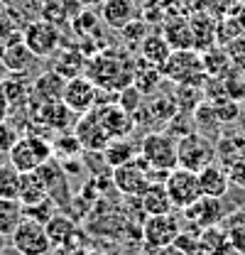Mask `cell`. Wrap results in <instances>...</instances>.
I'll return each mask as SVG.
<instances>
[{"label": "cell", "instance_id": "obj_45", "mask_svg": "<svg viewBox=\"0 0 245 255\" xmlns=\"http://www.w3.org/2000/svg\"><path fill=\"white\" fill-rule=\"evenodd\" d=\"M84 255H103V253H96V251H86Z\"/></svg>", "mask_w": 245, "mask_h": 255}, {"label": "cell", "instance_id": "obj_5", "mask_svg": "<svg viewBox=\"0 0 245 255\" xmlns=\"http://www.w3.org/2000/svg\"><path fill=\"white\" fill-rule=\"evenodd\" d=\"M140 155L152 167V172H172L177 164V137L164 130L145 132L140 142Z\"/></svg>", "mask_w": 245, "mask_h": 255}, {"label": "cell", "instance_id": "obj_14", "mask_svg": "<svg viewBox=\"0 0 245 255\" xmlns=\"http://www.w3.org/2000/svg\"><path fill=\"white\" fill-rule=\"evenodd\" d=\"M186 221L196 228H209V226H218L226 219V209L221 199H211V196H201L199 201H194L191 206L184 209Z\"/></svg>", "mask_w": 245, "mask_h": 255}, {"label": "cell", "instance_id": "obj_44", "mask_svg": "<svg viewBox=\"0 0 245 255\" xmlns=\"http://www.w3.org/2000/svg\"><path fill=\"white\" fill-rule=\"evenodd\" d=\"M81 5H86V7H93V5H103L106 0H79Z\"/></svg>", "mask_w": 245, "mask_h": 255}, {"label": "cell", "instance_id": "obj_28", "mask_svg": "<svg viewBox=\"0 0 245 255\" xmlns=\"http://www.w3.org/2000/svg\"><path fill=\"white\" fill-rule=\"evenodd\" d=\"M189 22H191V32H194V49L196 52H206L209 47H214L216 39L214 20H209L204 12H194L189 17Z\"/></svg>", "mask_w": 245, "mask_h": 255}, {"label": "cell", "instance_id": "obj_34", "mask_svg": "<svg viewBox=\"0 0 245 255\" xmlns=\"http://www.w3.org/2000/svg\"><path fill=\"white\" fill-rule=\"evenodd\" d=\"M52 150H54V155L61 159H69V157H76V155H81L84 152V147H81V142H79V137L71 132H61L59 137L52 142Z\"/></svg>", "mask_w": 245, "mask_h": 255}, {"label": "cell", "instance_id": "obj_30", "mask_svg": "<svg viewBox=\"0 0 245 255\" xmlns=\"http://www.w3.org/2000/svg\"><path fill=\"white\" fill-rule=\"evenodd\" d=\"M22 184V172L7 159L0 162V199H17Z\"/></svg>", "mask_w": 245, "mask_h": 255}, {"label": "cell", "instance_id": "obj_29", "mask_svg": "<svg viewBox=\"0 0 245 255\" xmlns=\"http://www.w3.org/2000/svg\"><path fill=\"white\" fill-rule=\"evenodd\" d=\"M42 199H49V191H47V184L42 182V177L34 172H27L22 174V184H20V194H17V201L22 206H32Z\"/></svg>", "mask_w": 245, "mask_h": 255}, {"label": "cell", "instance_id": "obj_33", "mask_svg": "<svg viewBox=\"0 0 245 255\" xmlns=\"http://www.w3.org/2000/svg\"><path fill=\"white\" fill-rule=\"evenodd\" d=\"M57 211H59V206H57L52 199H42V201H37V204H32V206H22V216H25V219L44 223V226H47V221H49Z\"/></svg>", "mask_w": 245, "mask_h": 255}, {"label": "cell", "instance_id": "obj_31", "mask_svg": "<svg viewBox=\"0 0 245 255\" xmlns=\"http://www.w3.org/2000/svg\"><path fill=\"white\" fill-rule=\"evenodd\" d=\"M22 219V204L17 199H0V236H10Z\"/></svg>", "mask_w": 245, "mask_h": 255}, {"label": "cell", "instance_id": "obj_6", "mask_svg": "<svg viewBox=\"0 0 245 255\" xmlns=\"http://www.w3.org/2000/svg\"><path fill=\"white\" fill-rule=\"evenodd\" d=\"M111 179H113L116 189L121 194H125V196H140L142 191L152 184V167L142 159V155H137L135 159L116 167L111 172Z\"/></svg>", "mask_w": 245, "mask_h": 255}, {"label": "cell", "instance_id": "obj_46", "mask_svg": "<svg viewBox=\"0 0 245 255\" xmlns=\"http://www.w3.org/2000/svg\"><path fill=\"white\" fill-rule=\"evenodd\" d=\"M0 248H2V246H0Z\"/></svg>", "mask_w": 245, "mask_h": 255}, {"label": "cell", "instance_id": "obj_15", "mask_svg": "<svg viewBox=\"0 0 245 255\" xmlns=\"http://www.w3.org/2000/svg\"><path fill=\"white\" fill-rule=\"evenodd\" d=\"M47 236H49V243H52V251L54 248H71V246H79V226L71 216L57 211L49 221H47Z\"/></svg>", "mask_w": 245, "mask_h": 255}, {"label": "cell", "instance_id": "obj_4", "mask_svg": "<svg viewBox=\"0 0 245 255\" xmlns=\"http://www.w3.org/2000/svg\"><path fill=\"white\" fill-rule=\"evenodd\" d=\"M216 159V142L211 137H206L199 130H191L189 135H184L177 140V164L191 172H201L209 164H214Z\"/></svg>", "mask_w": 245, "mask_h": 255}, {"label": "cell", "instance_id": "obj_37", "mask_svg": "<svg viewBox=\"0 0 245 255\" xmlns=\"http://www.w3.org/2000/svg\"><path fill=\"white\" fill-rule=\"evenodd\" d=\"M116 103L121 106L122 111H127V113H132V116H135V113H137V111L145 106V96H142L137 89H135V86H132V84H130V86H125V89H121V91H118V101H116Z\"/></svg>", "mask_w": 245, "mask_h": 255}, {"label": "cell", "instance_id": "obj_21", "mask_svg": "<svg viewBox=\"0 0 245 255\" xmlns=\"http://www.w3.org/2000/svg\"><path fill=\"white\" fill-rule=\"evenodd\" d=\"M140 59H145L147 64H152L157 69H162L167 59L172 57V44L167 42V37L162 34V32H150L142 42H140Z\"/></svg>", "mask_w": 245, "mask_h": 255}, {"label": "cell", "instance_id": "obj_43", "mask_svg": "<svg viewBox=\"0 0 245 255\" xmlns=\"http://www.w3.org/2000/svg\"><path fill=\"white\" fill-rule=\"evenodd\" d=\"M209 255H243V253H241L236 246H231V243L226 241V243H221V246H218L216 251H211Z\"/></svg>", "mask_w": 245, "mask_h": 255}, {"label": "cell", "instance_id": "obj_27", "mask_svg": "<svg viewBox=\"0 0 245 255\" xmlns=\"http://www.w3.org/2000/svg\"><path fill=\"white\" fill-rule=\"evenodd\" d=\"M162 79H164V76H162V69L147 64L145 59H137V64H135V74H132V86L145 96V98L152 96L154 91L159 89Z\"/></svg>", "mask_w": 245, "mask_h": 255}, {"label": "cell", "instance_id": "obj_9", "mask_svg": "<svg viewBox=\"0 0 245 255\" xmlns=\"http://www.w3.org/2000/svg\"><path fill=\"white\" fill-rule=\"evenodd\" d=\"M61 101L66 103V108L74 116H84V113H89V111H93L98 106V86L86 74L76 76V79H66Z\"/></svg>", "mask_w": 245, "mask_h": 255}, {"label": "cell", "instance_id": "obj_2", "mask_svg": "<svg viewBox=\"0 0 245 255\" xmlns=\"http://www.w3.org/2000/svg\"><path fill=\"white\" fill-rule=\"evenodd\" d=\"M52 155H54V150H52V142H49L47 137H42V135H37V132H25V135H20V137L15 140V145L10 147L7 159H10L22 174H27V172L39 169L44 162H49Z\"/></svg>", "mask_w": 245, "mask_h": 255}, {"label": "cell", "instance_id": "obj_26", "mask_svg": "<svg viewBox=\"0 0 245 255\" xmlns=\"http://www.w3.org/2000/svg\"><path fill=\"white\" fill-rule=\"evenodd\" d=\"M150 101H145V108H147V113L157 118L159 123H169L177 113H179V106H177V96L174 94H164V91H154L152 96H147Z\"/></svg>", "mask_w": 245, "mask_h": 255}, {"label": "cell", "instance_id": "obj_11", "mask_svg": "<svg viewBox=\"0 0 245 255\" xmlns=\"http://www.w3.org/2000/svg\"><path fill=\"white\" fill-rule=\"evenodd\" d=\"M59 27L47 22V20H37V22H30L25 27V34H22V42L30 47V52L34 57L44 59V57H52L57 49H59Z\"/></svg>", "mask_w": 245, "mask_h": 255}, {"label": "cell", "instance_id": "obj_1", "mask_svg": "<svg viewBox=\"0 0 245 255\" xmlns=\"http://www.w3.org/2000/svg\"><path fill=\"white\" fill-rule=\"evenodd\" d=\"M135 64L127 52L122 49H103L101 54H93L86 64V76L103 91H121L125 86L132 84V74H135Z\"/></svg>", "mask_w": 245, "mask_h": 255}, {"label": "cell", "instance_id": "obj_22", "mask_svg": "<svg viewBox=\"0 0 245 255\" xmlns=\"http://www.w3.org/2000/svg\"><path fill=\"white\" fill-rule=\"evenodd\" d=\"M135 2L132 0H106L101 5V17L108 27L121 32L125 25H130L135 20Z\"/></svg>", "mask_w": 245, "mask_h": 255}, {"label": "cell", "instance_id": "obj_42", "mask_svg": "<svg viewBox=\"0 0 245 255\" xmlns=\"http://www.w3.org/2000/svg\"><path fill=\"white\" fill-rule=\"evenodd\" d=\"M228 179H231V184L245 189V159H241V162H236V164L228 167Z\"/></svg>", "mask_w": 245, "mask_h": 255}, {"label": "cell", "instance_id": "obj_20", "mask_svg": "<svg viewBox=\"0 0 245 255\" xmlns=\"http://www.w3.org/2000/svg\"><path fill=\"white\" fill-rule=\"evenodd\" d=\"M199 187L204 196H211V199H223L228 194L231 187V179H228V169L221 167V164H209L206 169L199 172Z\"/></svg>", "mask_w": 245, "mask_h": 255}, {"label": "cell", "instance_id": "obj_25", "mask_svg": "<svg viewBox=\"0 0 245 255\" xmlns=\"http://www.w3.org/2000/svg\"><path fill=\"white\" fill-rule=\"evenodd\" d=\"M162 34L167 37L172 49H194V32H191V22L186 17L167 20L162 27Z\"/></svg>", "mask_w": 245, "mask_h": 255}, {"label": "cell", "instance_id": "obj_23", "mask_svg": "<svg viewBox=\"0 0 245 255\" xmlns=\"http://www.w3.org/2000/svg\"><path fill=\"white\" fill-rule=\"evenodd\" d=\"M34 54L30 52V47L25 42H12L0 52V62L10 74H25L30 71V66L34 64Z\"/></svg>", "mask_w": 245, "mask_h": 255}, {"label": "cell", "instance_id": "obj_16", "mask_svg": "<svg viewBox=\"0 0 245 255\" xmlns=\"http://www.w3.org/2000/svg\"><path fill=\"white\" fill-rule=\"evenodd\" d=\"M86 54L79 49V47H66V49H57L52 54V69L64 76V79H76V76H84L86 74Z\"/></svg>", "mask_w": 245, "mask_h": 255}, {"label": "cell", "instance_id": "obj_35", "mask_svg": "<svg viewBox=\"0 0 245 255\" xmlns=\"http://www.w3.org/2000/svg\"><path fill=\"white\" fill-rule=\"evenodd\" d=\"M228 236H226V228H218V226H209V228H199V248L201 253H211L216 251L221 243H226Z\"/></svg>", "mask_w": 245, "mask_h": 255}, {"label": "cell", "instance_id": "obj_8", "mask_svg": "<svg viewBox=\"0 0 245 255\" xmlns=\"http://www.w3.org/2000/svg\"><path fill=\"white\" fill-rule=\"evenodd\" d=\"M164 187H167V194L172 199V206L184 211L186 206H191L194 201H199L204 194H201V187H199V174L191 172V169H184V167H174L167 179H164Z\"/></svg>", "mask_w": 245, "mask_h": 255}, {"label": "cell", "instance_id": "obj_19", "mask_svg": "<svg viewBox=\"0 0 245 255\" xmlns=\"http://www.w3.org/2000/svg\"><path fill=\"white\" fill-rule=\"evenodd\" d=\"M34 106H37V118H34V121L44 123L49 130H61V132H64L71 123H76L74 113L66 108L64 101H54V103H34Z\"/></svg>", "mask_w": 245, "mask_h": 255}, {"label": "cell", "instance_id": "obj_18", "mask_svg": "<svg viewBox=\"0 0 245 255\" xmlns=\"http://www.w3.org/2000/svg\"><path fill=\"white\" fill-rule=\"evenodd\" d=\"M137 199H140V211L145 216H162V214H169L174 209L164 182H152Z\"/></svg>", "mask_w": 245, "mask_h": 255}, {"label": "cell", "instance_id": "obj_17", "mask_svg": "<svg viewBox=\"0 0 245 255\" xmlns=\"http://www.w3.org/2000/svg\"><path fill=\"white\" fill-rule=\"evenodd\" d=\"M64 86H66V79L59 76L54 69L39 74L32 84V103H54V101H61V94H64Z\"/></svg>", "mask_w": 245, "mask_h": 255}, {"label": "cell", "instance_id": "obj_36", "mask_svg": "<svg viewBox=\"0 0 245 255\" xmlns=\"http://www.w3.org/2000/svg\"><path fill=\"white\" fill-rule=\"evenodd\" d=\"M211 106H214L216 118H218L221 123H233V121H238V116H241V106H238V101H233L231 96L211 101Z\"/></svg>", "mask_w": 245, "mask_h": 255}, {"label": "cell", "instance_id": "obj_3", "mask_svg": "<svg viewBox=\"0 0 245 255\" xmlns=\"http://www.w3.org/2000/svg\"><path fill=\"white\" fill-rule=\"evenodd\" d=\"M162 76L172 84H191V86H204L206 81V69L201 62V52L196 49H174L167 64L162 66Z\"/></svg>", "mask_w": 245, "mask_h": 255}, {"label": "cell", "instance_id": "obj_39", "mask_svg": "<svg viewBox=\"0 0 245 255\" xmlns=\"http://www.w3.org/2000/svg\"><path fill=\"white\" fill-rule=\"evenodd\" d=\"M226 52H228V59H231L233 66L245 69V34L236 37V39H231L228 47H226Z\"/></svg>", "mask_w": 245, "mask_h": 255}, {"label": "cell", "instance_id": "obj_12", "mask_svg": "<svg viewBox=\"0 0 245 255\" xmlns=\"http://www.w3.org/2000/svg\"><path fill=\"white\" fill-rule=\"evenodd\" d=\"M74 135L79 137L84 152H101V150L108 145V140H111L108 132L103 130V126H101V118H98L96 108L76 118V123H74Z\"/></svg>", "mask_w": 245, "mask_h": 255}, {"label": "cell", "instance_id": "obj_41", "mask_svg": "<svg viewBox=\"0 0 245 255\" xmlns=\"http://www.w3.org/2000/svg\"><path fill=\"white\" fill-rule=\"evenodd\" d=\"M20 137V132L15 130V126H10V123H0V152H10V147L15 145V140Z\"/></svg>", "mask_w": 245, "mask_h": 255}, {"label": "cell", "instance_id": "obj_38", "mask_svg": "<svg viewBox=\"0 0 245 255\" xmlns=\"http://www.w3.org/2000/svg\"><path fill=\"white\" fill-rule=\"evenodd\" d=\"M121 34H122V39H125L127 44H137V47H140V42L150 34V30H147V22H145V20H137V17H135L130 25L122 27Z\"/></svg>", "mask_w": 245, "mask_h": 255}, {"label": "cell", "instance_id": "obj_40", "mask_svg": "<svg viewBox=\"0 0 245 255\" xmlns=\"http://www.w3.org/2000/svg\"><path fill=\"white\" fill-rule=\"evenodd\" d=\"M44 20L52 22V25H59L66 20V12H64V0H49L44 5Z\"/></svg>", "mask_w": 245, "mask_h": 255}, {"label": "cell", "instance_id": "obj_13", "mask_svg": "<svg viewBox=\"0 0 245 255\" xmlns=\"http://www.w3.org/2000/svg\"><path fill=\"white\" fill-rule=\"evenodd\" d=\"M96 113L101 118V126L108 132V137H130L137 123L132 118V113L122 111L118 103H106V106H96Z\"/></svg>", "mask_w": 245, "mask_h": 255}, {"label": "cell", "instance_id": "obj_10", "mask_svg": "<svg viewBox=\"0 0 245 255\" xmlns=\"http://www.w3.org/2000/svg\"><path fill=\"white\" fill-rule=\"evenodd\" d=\"M182 233L179 228V219L169 211V214H162V216H147L142 221V241L154 248V251H164L169 248L177 236Z\"/></svg>", "mask_w": 245, "mask_h": 255}, {"label": "cell", "instance_id": "obj_32", "mask_svg": "<svg viewBox=\"0 0 245 255\" xmlns=\"http://www.w3.org/2000/svg\"><path fill=\"white\" fill-rule=\"evenodd\" d=\"M201 62L209 76H226V71L233 66L228 59V52L226 49H218V47H209L206 52H201Z\"/></svg>", "mask_w": 245, "mask_h": 255}, {"label": "cell", "instance_id": "obj_7", "mask_svg": "<svg viewBox=\"0 0 245 255\" xmlns=\"http://www.w3.org/2000/svg\"><path fill=\"white\" fill-rule=\"evenodd\" d=\"M10 246L17 255H47L52 251L44 223L30 221V219H22L17 228L10 233Z\"/></svg>", "mask_w": 245, "mask_h": 255}, {"label": "cell", "instance_id": "obj_24", "mask_svg": "<svg viewBox=\"0 0 245 255\" xmlns=\"http://www.w3.org/2000/svg\"><path fill=\"white\" fill-rule=\"evenodd\" d=\"M101 155H103L106 164H108L111 169H116V167H121V164L137 157V155H140V145H135V142L127 140V137H111L108 145L101 150Z\"/></svg>", "mask_w": 245, "mask_h": 255}]
</instances>
